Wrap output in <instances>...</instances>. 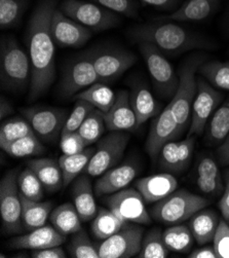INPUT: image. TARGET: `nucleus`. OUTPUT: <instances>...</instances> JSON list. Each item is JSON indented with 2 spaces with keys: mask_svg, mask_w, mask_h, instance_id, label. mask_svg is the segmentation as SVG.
<instances>
[{
  "mask_svg": "<svg viewBox=\"0 0 229 258\" xmlns=\"http://www.w3.org/2000/svg\"><path fill=\"white\" fill-rule=\"evenodd\" d=\"M21 113L29 121L37 137L46 142L61 136L67 120V111L59 107L32 106L21 109Z\"/></svg>",
  "mask_w": 229,
  "mask_h": 258,
  "instance_id": "ddd939ff",
  "label": "nucleus"
},
{
  "mask_svg": "<svg viewBox=\"0 0 229 258\" xmlns=\"http://www.w3.org/2000/svg\"><path fill=\"white\" fill-rule=\"evenodd\" d=\"M0 213L5 233L9 235L23 233L25 227L22 222V201L17 170L7 172L0 182Z\"/></svg>",
  "mask_w": 229,
  "mask_h": 258,
  "instance_id": "9d476101",
  "label": "nucleus"
},
{
  "mask_svg": "<svg viewBox=\"0 0 229 258\" xmlns=\"http://www.w3.org/2000/svg\"><path fill=\"white\" fill-rule=\"evenodd\" d=\"M130 138V134L124 131H113L101 138L96 145L94 156L85 169L84 174L91 177H98L115 167L122 159Z\"/></svg>",
  "mask_w": 229,
  "mask_h": 258,
  "instance_id": "1a4fd4ad",
  "label": "nucleus"
},
{
  "mask_svg": "<svg viewBox=\"0 0 229 258\" xmlns=\"http://www.w3.org/2000/svg\"><path fill=\"white\" fill-rule=\"evenodd\" d=\"M56 8L57 0H40L28 23L26 43L31 64V101L45 95L56 80V43L50 33V20Z\"/></svg>",
  "mask_w": 229,
  "mask_h": 258,
  "instance_id": "f257e3e1",
  "label": "nucleus"
},
{
  "mask_svg": "<svg viewBox=\"0 0 229 258\" xmlns=\"http://www.w3.org/2000/svg\"><path fill=\"white\" fill-rule=\"evenodd\" d=\"M205 62V57L191 56L184 61L179 69V86L173 99L170 101L172 112L179 126L182 135L187 127L189 128L191 121L192 105L197 92L196 72L199 66Z\"/></svg>",
  "mask_w": 229,
  "mask_h": 258,
  "instance_id": "20e7f679",
  "label": "nucleus"
},
{
  "mask_svg": "<svg viewBox=\"0 0 229 258\" xmlns=\"http://www.w3.org/2000/svg\"><path fill=\"white\" fill-rule=\"evenodd\" d=\"M178 181L171 173H161L139 179L135 187L145 203H158L177 189Z\"/></svg>",
  "mask_w": 229,
  "mask_h": 258,
  "instance_id": "5701e85b",
  "label": "nucleus"
},
{
  "mask_svg": "<svg viewBox=\"0 0 229 258\" xmlns=\"http://www.w3.org/2000/svg\"><path fill=\"white\" fill-rule=\"evenodd\" d=\"M92 30L64 15L56 8L50 20V33L60 47H81L92 37Z\"/></svg>",
  "mask_w": 229,
  "mask_h": 258,
  "instance_id": "f3484780",
  "label": "nucleus"
},
{
  "mask_svg": "<svg viewBox=\"0 0 229 258\" xmlns=\"http://www.w3.org/2000/svg\"><path fill=\"white\" fill-rule=\"evenodd\" d=\"M218 156L223 165L229 166V134L218 149Z\"/></svg>",
  "mask_w": 229,
  "mask_h": 258,
  "instance_id": "5fc2aeb1",
  "label": "nucleus"
},
{
  "mask_svg": "<svg viewBox=\"0 0 229 258\" xmlns=\"http://www.w3.org/2000/svg\"><path fill=\"white\" fill-rule=\"evenodd\" d=\"M228 223H229V220H228Z\"/></svg>",
  "mask_w": 229,
  "mask_h": 258,
  "instance_id": "13d9d810",
  "label": "nucleus"
},
{
  "mask_svg": "<svg viewBox=\"0 0 229 258\" xmlns=\"http://www.w3.org/2000/svg\"><path fill=\"white\" fill-rule=\"evenodd\" d=\"M49 220L52 225L63 236H69L78 233L83 228L82 218L75 208V205L71 203H65L50 213Z\"/></svg>",
  "mask_w": 229,
  "mask_h": 258,
  "instance_id": "c85d7f7f",
  "label": "nucleus"
},
{
  "mask_svg": "<svg viewBox=\"0 0 229 258\" xmlns=\"http://www.w3.org/2000/svg\"><path fill=\"white\" fill-rule=\"evenodd\" d=\"M14 113V107L11 103L3 96L2 100H0V117L2 119H5L9 115Z\"/></svg>",
  "mask_w": 229,
  "mask_h": 258,
  "instance_id": "6e6d98bb",
  "label": "nucleus"
},
{
  "mask_svg": "<svg viewBox=\"0 0 229 258\" xmlns=\"http://www.w3.org/2000/svg\"><path fill=\"white\" fill-rule=\"evenodd\" d=\"M99 82L113 83L137 61L132 51L118 46H99L89 49Z\"/></svg>",
  "mask_w": 229,
  "mask_h": 258,
  "instance_id": "6e6552de",
  "label": "nucleus"
},
{
  "mask_svg": "<svg viewBox=\"0 0 229 258\" xmlns=\"http://www.w3.org/2000/svg\"><path fill=\"white\" fill-rule=\"evenodd\" d=\"M72 99L85 100L96 109L106 113L114 104L116 93L104 83H96L88 89L76 94Z\"/></svg>",
  "mask_w": 229,
  "mask_h": 258,
  "instance_id": "7c9ffc66",
  "label": "nucleus"
},
{
  "mask_svg": "<svg viewBox=\"0 0 229 258\" xmlns=\"http://www.w3.org/2000/svg\"><path fill=\"white\" fill-rule=\"evenodd\" d=\"M229 134V98L216 109L209 119L206 140L210 144L222 143Z\"/></svg>",
  "mask_w": 229,
  "mask_h": 258,
  "instance_id": "2f4dec72",
  "label": "nucleus"
},
{
  "mask_svg": "<svg viewBox=\"0 0 229 258\" xmlns=\"http://www.w3.org/2000/svg\"><path fill=\"white\" fill-rule=\"evenodd\" d=\"M219 208L221 214L225 220H229V171L226 172L225 187L222 195V198L219 202Z\"/></svg>",
  "mask_w": 229,
  "mask_h": 258,
  "instance_id": "603ef678",
  "label": "nucleus"
},
{
  "mask_svg": "<svg viewBox=\"0 0 229 258\" xmlns=\"http://www.w3.org/2000/svg\"><path fill=\"white\" fill-rule=\"evenodd\" d=\"M220 0H186L165 19L177 22H200L210 18L218 9Z\"/></svg>",
  "mask_w": 229,
  "mask_h": 258,
  "instance_id": "393cba45",
  "label": "nucleus"
},
{
  "mask_svg": "<svg viewBox=\"0 0 229 258\" xmlns=\"http://www.w3.org/2000/svg\"><path fill=\"white\" fill-rule=\"evenodd\" d=\"M181 136L179 126L172 112L171 105L168 104L151 122L145 149L152 161L157 162L162 148L169 142Z\"/></svg>",
  "mask_w": 229,
  "mask_h": 258,
  "instance_id": "dca6fc26",
  "label": "nucleus"
},
{
  "mask_svg": "<svg viewBox=\"0 0 229 258\" xmlns=\"http://www.w3.org/2000/svg\"><path fill=\"white\" fill-rule=\"evenodd\" d=\"M138 174V167L135 164L126 163L115 166L102 174L95 183L97 197L113 195L124 189Z\"/></svg>",
  "mask_w": 229,
  "mask_h": 258,
  "instance_id": "aec40b11",
  "label": "nucleus"
},
{
  "mask_svg": "<svg viewBox=\"0 0 229 258\" xmlns=\"http://www.w3.org/2000/svg\"><path fill=\"white\" fill-rule=\"evenodd\" d=\"M227 23L229 25V11H228V15H227Z\"/></svg>",
  "mask_w": 229,
  "mask_h": 258,
  "instance_id": "4d7b16f0",
  "label": "nucleus"
},
{
  "mask_svg": "<svg viewBox=\"0 0 229 258\" xmlns=\"http://www.w3.org/2000/svg\"><path fill=\"white\" fill-rule=\"evenodd\" d=\"M195 183L199 190L206 195L217 196L224 190V185L222 180L208 179L199 176H195Z\"/></svg>",
  "mask_w": 229,
  "mask_h": 258,
  "instance_id": "09e8293b",
  "label": "nucleus"
},
{
  "mask_svg": "<svg viewBox=\"0 0 229 258\" xmlns=\"http://www.w3.org/2000/svg\"><path fill=\"white\" fill-rule=\"evenodd\" d=\"M130 100L137 117L138 126L150 118H155L162 111L160 103L156 100L144 81L137 79L132 82Z\"/></svg>",
  "mask_w": 229,
  "mask_h": 258,
  "instance_id": "412c9836",
  "label": "nucleus"
},
{
  "mask_svg": "<svg viewBox=\"0 0 229 258\" xmlns=\"http://www.w3.org/2000/svg\"><path fill=\"white\" fill-rule=\"evenodd\" d=\"M106 128L113 131H134L138 127L137 117L132 107L130 92L120 90L116 93V99L112 107L104 113Z\"/></svg>",
  "mask_w": 229,
  "mask_h": 258,
  "instance_id": "6ab92c4d",
  "label": "nucleus"
},
{
  "mask_svg": "<svg viewBox=\"0 0 229 258\" xmlns=\"http://www.w3.org/2000/svg\"><path fill=\"white\" fill-rule=\"evenodd\" d=\"M99 82L90 51L73 58L65 68L59 85V94L64 99L73 98L76 94Z\"/></svg>",
  "mask_w": 229,
  "mask_h": 258,
  "instance_id": "9b49d317",
  "label": "nucleus"
},
{
  "mask_svg": "<svg viewBox=\"0 0 229 258\" xmlns=\"http://www.w3.org/2000/svg\"><path fill=\"white\" fill-rule=\"evenodd\" d=\"M32 258H66V252L59 246H53L44 249L33 250L31 253Z\"/></svg>",
  "mask_w": 229,
  "mask_h": 258,
  "instance_id": "3c124183",
  "label": "nucleus"
},
{
  "mask_svg": "<svg viewBox=\"0 0 229 258\" xmlns=\"http://www.w3.org/2000/svg\"><path fill=\"white\" fill-rule=\"evenodd\" d=\"M125 224L119 219L110 209L99 208L97 215L92 222V231L99 240H105L115 233Z\"/></svg>",
  "mask_w": 229,
  "mask_h": 258,
  "instance_id": "72a5a7b5",
  "label": "nucleus"
},
{
  "mask_svg": "<svg viewBox=\"0 0 229 258\" xmlns=\"http://www.w3.org/2000/svg\"><path fill=\"white\" fill-rule=\"evenodd\" d=\"M164 240L168 249L177 253H187L194 242L189 226L180 223L167 228L164 231Z\"/></svg>",
  "mask_w": 229,
  "mask_h": 258,
  "instance_id": "473e14b6",
  "label": "nucleus"
},
{
  "mask_svg": "<svg viewBox=\"0 0 229 258\" xmlns=\"http://www.w3.org/2000/svg\"><path fill=\"white\" fill-rule=\"evenodd\" d=\"M209 205L208 199L186 189H176L167 198L156 203L155 207L151 209V215L164 224H179L190 219L196 212L205 209Z\"/></svg>",
  "mask_w": 229,
  "mask_h": 258,
  "instance_id": "39448f33",
  "label": "nucleus"
},
{
  "mask_svg": "<svg viewBox=\"0 0 229 258\" xmlns=\"http://www.w3.org/2000/svg\"><path fill=\"white\" fill-rule=\"evenodd\" d=\"M28 167L38 176L45 190L55 192L64 185L63 173L59 162L48 158H40L29 161Z\"/></svg>",
  "mask_w": 229,
  "mask_h": 258,
  "instance_id": "a878e982",
  "label": "nucleus"
},
{
  "mask_svg": "<svg viewBox=\"0 0 229 258\" xmlns=\"http://www.w3.org/2000/svg\"><path fill=\"white\" fill-rule=\"evenodd\" d=\"M18 187L20 195L32 201H42L44 186L38 176L28 167L18 175Z\"/></svg>",
  "mask_w": 229,
  "mask_h": 258,
  "instance_id": "a19ab883",
  "label": "nucleus"
},
{
  "mask_svg": "<svg viewBox=\"0 0 229 258\" xmlns=\"http://www.w3.org/2000/svg\"><path fill=\"white\" fill-rule=\"evenodd\" d=\"M29 6V0H0V27L3 30L18 27Z\"/></svg>",
  "mask_w": 229,
  "mask_h": 258,
  "instance_id": "e433bc0d",
  "label": "nucleus"
},
{
  "mask_svg": "<svg viewBox=\"0 0 229 258\" xmlns=\"http://www.w3.org/2000/svg\"><path fill=\"white\" fill-rule=\"evenodd\" d=\"M60 147L63 154H75L82 152L89 145L79 132H72L61 135Z\"/></svg>",
  "mask_w": 229,
  "mask_h": 258,
  "instance_id": "49530a36",
  "label": "nucleus"
},
{
  "mask_svg": "<svg viewBox=\"0 0 229 258\" xmlns=\"http://www.w3.org/2000/svg\"><path fill=\"white\" fill-rule=\"evenodd\" d=\"M188 258H217L214 246H203L193 250L187 256Z\"/></svg>",
  "mask_w": 229,
  "mask_h": 258,
  "instance_id": "864d4df0",
  "label": "nucleus"
},
{
  "mask_svg": "<svg viewBox=\"0 0 229 258\" xmlns=\"http://www.w3.org/2000/svg\"><path fill=\"white\" fill-rule=\"evenodd\" d=\"M2 87L11 93H24L30 87L31 64L29 56L14 37H4L0 50Z\"/></svg>",
  "mask_w": 229,
  "mask_h": 258,
  "instance_id": "7ed1b4c3",
  "label": "nucleus"
},
{
  "mask_svg": "<svg viewBox=\"0 0 229 258\" xmlns=\"http://www.w3.org/2000/svg\"><path fill=\"white\" fill-rule=\"evenodd\" d=\"M195 145V136H187L182 141H171L161 150L157 163L167 173L180 174L190 165Z\"/></svg>",
  "mask_w": 229,
  "mask_h": 258,
  "instance_id": "a211bd4d",
  "label": "nucleus"
},
{
  "mask_svg": "<svg viewBox=\"0 0 229 258\" xmlns=\"http://www.w3.org/2000/svg\"><path fill=\"white\" fill-rule=\"evenodd\" d=\"M72 196L75 208L78 210L83 221H90L95 218L98 213L97 204L95 202L94 190L89 175L79 176L73 181Z\"/></svg>",
  "mask_w": 229,
  "mask_h": 258,
  "instance_id": "b1692460",
  "label": "nucleus"
},
{
  "mask_svg": "<svg viewBox=\"0 0 229 258\" xmlns=\"http://www.w3.org/2000/svg\"><path fill=\"white\" fill-rule=\"evenodd\" d=\"M32 134H35L33 128L25 117L7 119L0 126V146L4 147L11 142Z\"/></svg>",
  "mask_w": 229,
  "mask_h": 258,
  "instance_id": "58836bf2",
  "label": "nucleus"
},
{
  "mask_svg": "<svg viewBox=\"0 0 229 258\" xmlns=\"http://www.w3.org/2000/svg\"><path fill=\"white\" fill-rule=\"evenodd\" d=\"M219 222L218 215L212 210L202 209L191 216L189 228L196 243L205 245L213 242Z\"/></svg>",
  "mask_w": 229,
  "mask_h": 258,
  "instance_id": "bb28decb",
  "label": "nucleus"
},
{
  "mask_svg": "<svg viewBox=\"0 0 229 258\" xmlns=\"http://www.w3.org/2000/svg\"><path fill=\"white\" fill-rule=\"evenodd\" d=\"M213 243L217 258H229V223L227 220H220Z\"/></svg>",
  "mask_w": 229,
  "mask_h": 258,
  "instance_id": "a18cd8bd",
  "label": "nucleus"
},
{
  "mask_svg": "<svg viewBox=\"0 0 229 258\" xmlns=\"http://www.w3.org/2000/svg\"><path fill=\"white\" fill-rule=\"evenodd\" d=\"M22 201V222L27 230L45 225L53 211L52 202L32 201L20 195Z\"/></svg>",
  "mask_w": 229,
  "mask_h": 258,
  "instance_id": "cd10ccee",
  "label": "nucleus"
},
{
  "mask_svg": "<svg viewBox=\"0 0 229 258\" xmlns=\"http://www.w3.org/2000/svg\"><path fill=\"white\" fill-rule=\"evenodd\" d=\"M169 252L164 240V231L156 227L149 230L143 238L138 258H166Z\"/></svg>",
  "mask_w": 229,
  "mask_h": 258,
  "instance_id": "4c0bfd02",
  "label": "nucleus"
},
{
  "mask_svg": "<svg viewBox=\"0 0 229 258\" xmlns=\"http://www.w3.org/2000/svg\"><path fill=\"white\" fill-rule=\"evenodd\" d=\"M96 147H87L82 152L75 154H62L59 164L63 173L64 186H68L78 178L89 165L92 160Z\"/></svg>",
  "mask_w": 229,
  "mask_h": 258,
  "instance_id": "c756f323",
  "label": "nucleus"
},
{
  "mask_svg": "<svg viewBox=\"0 0 229 258\" xmlns=\"http://www.w3.org/2000/svg\"><path fill=\"white\" fill-rule=\"evenodd\" d=\"M95 4L128 18H137L139 9L137 0H92Z\"/></svg>",
  "mask_w": 229,
  "mask_h": 258,
  "instance_id": "c03bdc74",
  "label": "nucleus"
},
{
  "mask_svg": "<svg viewBox=\"0 0 229 258\" xmlns=\"http://www.w3.org/2000/svg\"><path fill=\"white\" fill-rule=\"evenodd\" d=\"M95 109V107L85 100H76L74 108L67 117L61 135L78 132L87 116Z\"/></svg>",
  "mask_w": 229,
  "mask_h": 258,
  "instance_id": "37998d69",
  "label": "nucleus"
},
{
  "mask_svg": "<svg viewBox=\"0 0 229 258\" xmlns=\"http://www.w3.org/2000/svg\"><path fill=\"white\" fill-rule=\"evenodd\" d=\"M65 236L52 225H43L41 227L30 230L28 234L13 238L9 242V246L13 249H29L38 250L53 246L62 245Z\"/></svg>",
  "mask_w": 229,
  "mask_h": 258,
  "instance_id": "4be33fe9",
  "label": "nucleus"
},
{
  "mask_svg": "<svg viewBox=\"0 0 229 258\" xmlns=\"http://www.w3.org/2000/svg\"><path fill=\"white\" fill-rule=\"evenodd\" d=\"M106 130L105 116L104 112L98 109H94L85 119L81 127L79 128V133L85 139V141L90 146L91 144L99 141L101 137L104 135Z\"/></svg>",
  "mask_w": 229,
  "mask_h": 258,
  "instance_id": "ea45409f",
  "label": "nucleus"
},
{
  "mask_svg": "<svg viewBox=\"0 0 229 258\" xmlns=\"http://www.w3.org/2000/svg\"><path fill=\"white\" fill-rule=\"evenodd\" d=\"M128 35L134 42L154 44L163 54L171 56L215 47V43L206 36L173 23L139 24L128 31Z\"/></svg>",
  "mask_w": 229,
  "mask_h": 258,
  "instance_id": "f03ea898",
  "label": "nucleus"
},
{
  "mask_svg": "<svg viewBox=\"0 0 229 258\" xmlns=\"http://www.w3.org/2000/svg\"><path fill=\"white\" fill-rule=\"evenodd\" d=\"M9 156L17 159L36 157L44 153L45 148L36 134L25 136L2 147Z\"/></svg>",
  "mask_w": 229,
  "mask_h": 258,
  "instance_id": "f704fd0d",
  "label": "nucleus"
},
{
  "mask_svg": "<svg viewBox=\"0 0 229 258\" xmlns=\"http://www.w3.org/2000/svg\"><path fill=\"white\" fill-rule=\"evenodd\" d=\"M104 203L119 219L125 223L149 224L151 217L146 210L145 201L141 194L134 188H124L109 195Z\"/></svg>",
  "mask_w": 229,
  "mask_h": 258,
  "instance_id": "2eb2a0df",
  "label": "nucleus"
},
{
  "mask_svg": "<svg viewBox=\"0 0 229 258\" xmlns=\"http://www.w3.org/2000/svg\"><path fill=\"white\" fill-rule=\"evenodd\" d=\"M143 241V228L125 223L117 233L103 240L99 246L100 258H131L139 254Z\"/></svg>",
  "mask_w": 229,
  "mask_h": 258,
  "instance_id": "4468645a",
  "label": "nucleus"
},
{
  "mask_svg": "<svg viewBox=\"0 0 229 258\" xmlns=\"http://www.w3.org/2000/svg\"><path fill=\"white\" fill-rule=\"evenodd\" d=\"M198 73L214 88L229 91V61L203 62L198 68Z\"/></svg>",
  "mask_w": 229,
  "mask_h": 258,
  "instance_id": "c9c22d12",
  "label": "nucleus"
},
{
  "mask_svg": "<svg viewBox=\"0 0 229 258\" xmlns=\"http://www.w3.org/2000/svg\"><path fill=\"white\" fill-rule=\"evenodd\" d=\"M196 176L208 178V179H215V180H222L221 173L219 167L214 159L210 157H201L197 164H196Z\"/></svg>",
  "mask_w": 229,
  "mask_h": 258,
  "instance_id": "de8ad7c7",
  "label": "nucleus"
},
{
  "mask_svg": "<svg viewBox=\"0 0 229 258\" xmlns=\"http://www.w3.org/2000/svg\"><path fill=\"white\" fill-rule=\"evenodd\" d=\"M68 251L72 258H100L98 247L92 243L87 231L83 228L72 235Z\"/></svg>",
  "mask_w": 229,
  "mask_h": 258,
  "instance_id": "79ce46f5",
  "label": "nucleus"
},
{
  "mask_svg": "<svg viewBox=\"0 0 229 258\" xmlns=\"http://www.w3.org/2000/svg\"><path fill=\"white\" fill-rule=\"evenodd\" d=\"M182 0H141L144 6H149L160 11L175 12L180 7Z\"/></svg>",
  "mask_w": 229,
  "mask_h": 258,
  "instance_id": "8fccbe9b",
  "label": "nucleus"
},
{
  "mask_svg": "<svg viewBox=\"0 0 229 258\" xmlns=\"http://www.w3.org/2000/svg\"><path fill=\"white\" fill-rule=\"evenodd\" d=\"M223 98V94L208 82L203 81L202 76L198 77L197 92L192 105L187 136H198L203 132L213 113L222 104Z\"/></svg>",
  "mask_w": 229,
  "mask_h": 258,
  "instance_id": "f8f14e48",
  "label": "nucleus"
},
{
  "mask_svg": "<svg viewBox=\"0 0 229 258\" xmlns=\"http://www.w3.org/2000/svg\"><path fill=\"white\" fill-rule=\"evenodd\" d=\"M139 50L148 68L156 92L163 99L172 100L179 86V75L175 72L174 67L162 51L154 44L139 43Z\"/></svg>",
  "mask_w": 229,
  "mask_h": 258,
  "instance_id": "423d86ee",
  "label": "nucleus"
},
{
  "mask_svg": "<svg viewBox=\"0 0 229 258\" xmlns=\"http://www.w3.org/2000/svg\"><path fill=\"white\" fill-rule=\"evenodd\" d=\"M59 10L93 32L106 31L117 27L120 24L118 14L84 0H63Z\"/></svg>",
  "mask_w": 229,
  "mask_h": 258,
  "instance_id": "0eeeda50",
  "label": "nucleus"
}]
</instances>
